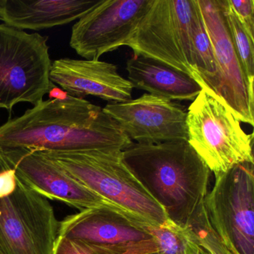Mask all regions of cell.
<instances>
[{"instance_id":"obj_17","label":"cell","mask_w":254,"mask_h":254,"mask_svg":"<svg viewBox=\"0 0 254 254\" xmlns=\"http://www.w3.org/2000/svg\"><path fill=\"white\" fill-rule=\"evenodd\" d=\"M191 47L197 78L203 87L212 91L217 76L216 64L212 42L208 35L197 0H195L191 26Z\"/></svg>"},{"instance_id":"obj_7","label":"cell","mask_w":254,"mask_h":254,"mask_svg":"<svg viewBox=\"0 0 254 254\" xmlns=\"http://www.w3.org/2000/svg\"><path fill=\"white\" fill-rule=\"evenodd\" d=\"M242 163L215 176L203 204L210 225L231 254H254V169Z\"/></svg>"},{"instance_id":"obj_13","label":"cell","mask_w":254,"mask_h":254,"mask_svg":"<svg viewBox=\"0 0 254 254\" xmlns=\"http://www.w3.org/2000/svg\"><path fill=\"white\" fill-rule=\"evenodd\" d=\"M3 154L14 168L16 177L46 198L63 202L79 211L108 208L132 216L74 179L40 151Z\"/></svg>"},{"instance_id":"obj_5","label":"cell","mask_w":254,"mask_h":254,"mask_svg":"<svg viewBox=\"0 0 254 254\" xmlns=\"http://www.w3.org/2000/svg\"><path fill=\"white\" fill-rule=\"evenodd\" d=\"M48 38L0 23V109L19 103L33 106L56 85L50 79Z\"/></svg>"},{"instance_id":"obj_16","label":"cell","mask_w":254,"mask_h":254,"mask_svg":"<svg viewBox=\"0 0 254 254\" xmlns=\"http://www.w3.org/2000/svg\"><path fill=\"white\" fill-rule=\"evenodd\" d=\"M126 69L127 80L133 88L171 101L192 102L203 88L190 75L142 56L128 59Z\"/></svg>"},{"instance_id":"obj_6","label":"cell","mask_w":254,"mask_h":254,"mask_svg":"<svg viewBox=\"0 0 254 254\" xmlns=\"http://www.w3.org/2000/svg\"><path fill=\"white\" fill-rule=\"evenodd\" d=\"M195 0H151L127 42L134 56L161 62L197 78L191 26Z\"/></svg>"},{"instance_id":"obj_3","label":"cell","mask_w":254,"mask_h":254,"mask_svg":"<svg viewBox=\"0 0 254 254\" xmlns=\"http://www.w3.org/2000/svg\"><path fill=\"white\" fill-rule=\"evenodd\" d=\"M40 152L89 190L145 224L158 226L168 219L129 170L121 150Z\"/></svg>"},{"instance_id":"obj_11","label":"cell","mask_w":254,"mask_h":254,"mask_svg":"<svg viewBox=\"0 0 254 254\" xmlns=\"http://www.w3.org/2000/svg\"><path fill=\"white\" fill-rule=\"evenodd\" d=\"M151 0H99L72 26L69 45L87 60L127 46Z\"/></svg>"},{"instance_id":"obj_2","label":"cell","mask_w":254,"mask_h":254,"mask_svg":"<svg viewBox=\"0 0 254 254\" xmlns=\"http://www.w3.org/2000/svg\"><path fill=\"white\" fill-rule=\"evenodd\" d=\"M123 157L168 219L185 227L204 201L211 172L188 141L133 142Z\"/></svg>"},{"instance_id":"obj_18","label":"cell","mask_w":254,"mask_h":254,"mask_svg":"<svg viewBox=\"0 0 254 254\" xmlns=\"http://www.w3.org/2000/svg\"><path fill=\"white\" fill-rule=\"evenodd\" d=\"M183 231L186 240L185 254H231L210 225L203 203L190 222L183 227Z\"/></svg>"},{"instance_id":"obj_20","label":"cell","mask_w":254,"mask_h":254,"mask_svg":"<svg viewBox=\"0 0 254 254\" xmlns=\"http://www.w3.org/2000/svg\"><path fill=\"white\" fill-rule=\"evenodd\" d=\"M162 254H185L186 240L183 227L169 219L158 226H145Z\"/></svg>"},{"instance_id":"obj_21","label":"cell","mask_w":254,"mask_h":254,"mask_svg":"<svg viewBox=\"0 0 254 254\" xmlns=\"http://www.w3.org/2000/svg\"><path fill=\"white\" fill-rule=\"evenodd\" d=\"M227 2L248 33L254 37V0H227Z\"/></svg>"},{"instance_id":"obj_10","label":"cell","mask_w":254,"mask_h":254,"mask_svg":"<svg viewBox=\"0 0 254 254\" xmlns=\"http://www.w3.org/2000/svg\"><path fill=\"white\" fill-rule=\"evenodd\" d=\"M213 48L217 76L212 93L240 123L254 125V84L244 72L233 47L224 0H197Z\"/></svg>"},{"instance_id":"obj_22","label":"cell","mask_w":254,"mask_h":254,"mask_svg":"<svg viewBox=\"0 0 254 254\" xmlns=\"http://www.w3.org/2000/svg\"><path fill=\"white\" fill-rule=\"evenodd\" d=\"M53 254H94L77 242L64 237H58Z\"/></svg>"},{"instance_id":"obj_12","label":"cell","mask_w":254,"mask_h":254,"mask_svg":"<svg viewBox=\"0 0 254 254\" xmlns=\"http://www.w3.org/2000/svg\"><path fill=\"white\" fill-rule=\"evenodd\" d=\"M103 111L132 142L188 141L187 112L184 107L165 98L145 93L133 100L108 104Z\"/></svg>"},{"instance_id":"obj_8","label":"cell","mask_w":254,"mask_h":254,"mask_svg":"<svg viewBox=\"0 0 254 254\" xmlns=\"http://www.w3.org/2000/svg\"><path fill=\"white\" fill-rule=\"evenodd\" d=\"M59 223L47 198L17 178L0 199V254H53Z\"/></svg>"},{"instance_id":"obj_1","label":"cell","mask_w":254,"mask_h":254,"mask_svg":"<svg viewBox=\"0 0 254 254\" xmlns=\"http://www.w3.org/2000/svg\"><path fill=\"white\" fill-rule=\"evenodd\" d=\"M133 143L103 108L81 98L41 101L23 115L0 126V151H124Z\"/></svg>"},{"instance_id":"obj_19","label":"cell","mask_w":254,"mask_h":254,"mask_svg":"<svg viewBox=\"0 0 254 254\" xmlns=\"http://www.w3.org/2000/svg\"><path fill=\"white\" fill-rule=\"evenodd\" d=\"M224 14L230 38L244 72L250 82L254 84V37L251 36L224 0Z\"/></svg>"},{"instance_id":"obj_4","label":"cell","mask_w":254,"mask_h":254,"mask_svg":"<svg viewBox=\"0 0 254 254\" xmlns=\"http://www.w3.org/2000/svg\"><path fill=\"white\" fill-rule=\"evenodd\" d=\"M188 142L215 176L236 165L254 163V135L248 134L227 107L206 88L187 112Z\"/></svg>"},{"instance_id":"obj_15","label":"cell","mask_w":254,"mask_h":254,"mask_svg":"<svg viewBox=\"0 0 254 254\" xmlns=\"http://www.w3.org/2000/svg\"><path fill=\"white\" fill-rule=\"evenodd\" d=\"M99 0H0V20L18 30L39 31L79 20Z\"/></svg>"},{"instance_id":"obj_9","label":"cell","mask_w":254,"mask_h":254,"mask_svg":"<svg viewBox=\"0 0 254 254\" xmlns=\"http://www.w3.org/2000/svg\"><path fill=\"white\" fill-rule=\"evenodd\" d=\"M147 224L108 208L84 209L59 223V236L77 242L94 254L158 252Z\"/></svg>"},{"instance_id":"obj_14","label":"cell","mask_w":254,"mask_h":254,"mask_svg":"<svg viewBox=\"0 0 254 254\" xmlns=\"http://www.w3.org/2000/svg\"><path fill=\"white\" fill-rule=\"evenodd\" d=\"M52 82L69 96H93L111 103L132 99L131 83L118 72L116 65L99 60L58 59L52 63Z\"/></svg>"},{"instance_id":"obj_23","label":"cell","mask_w":254,"mask_h":254,"mask_svg":"<svg viewBox=\"0 0 254 254\" xmlns=\"http://www.w3.org/2000/svg\"><path fill=\"white\" fill-rule=\"evenodd\" d=\"M49 95H50V99H64L67 96L68 94L66 92L56 86V87H54L50 92Z\"/></svg>"},{"instance_id":"obj_24","label":"cell","mask_w":254,"mask_h":254,"mask_svg":"<svg viewBox=\"0 0 254 254\" xmlns=\"http://www.w3.org/2000/svg\"><path fill=\"white\" fill-rule=\"evenodd\" d=\"M160 254V253L157 252V253H152V254Z\"/></svg>"}]
</instances>
